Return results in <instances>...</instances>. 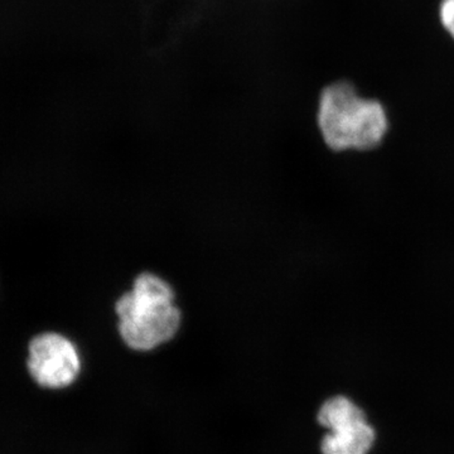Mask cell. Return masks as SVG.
<instances>
[{
	"label": "cell",
	"mask_w": 454,
	"mask_h": 454,
	"mask_svg": "<svg viewBox=\"0 0 454 454\" xmlns=\"http://www.w3.org/2000/svg\"><path fill=\"white\" fill-rule=\"evenodd\" d=\"M168 279L154 271H140L128 291L114 303L116 328L130 349L152 351L169 342L181 330L182 310Z\"/></svg>",
	"instance_id": "6da1fadb"
},
{
	"label": "cell",
	"mask_w": 454,
	"mask_h": 454,
	"mask_svg": "<svg viewBox=\"0 0 454 454\" xmlns=\"http://www.w3.org/2000/svg\"><path fill=\"white\" fill-rule=\"evenodd\" d=\"M375 433L364 422L330 430L322 441L324 454H366L372 448Z\"/></svg>",
	"instance_id": "277c9868"
},
{
	"label": "cell",
	"mask_w": 454,
	"mask_h": 454,
	"mask_svg": "<svg viewBox=\"0 0 454 454\" xmlns=\"http://www.w3.org/2000/svg\"><path fill=\"white\" fill-rule=\"evenodd\" d=\"M27 369L35 384L44 389L70 387L82 372V357L76 345L59 333H43L28 343Z\"/></svg>",
	"instance_id": "3957f363"
},
{
	"label": "cell",
	"mask_w": 454,
	"mask_h": 454,
	"mask_svg": "<svg viewBox=\"0 0 454 454\" xmlns=\"http://www.w3.org/2000/svg\"><path fill=\"white\" fill-rule=\"evenodd\" d=\"M437 17L442 29L454 42V0H439Z\"/></svg>",
	"instance_id": "8992f818"
},
{
	"label": "cell",
	"mask_w": 454,
	"mask_h": 454,
	"mask_svg": "<svg viewBox=\"0 0 454 454\" xmlns=\"http://www.w3.org/2000/svg\"><path fill=\"white\" fill-rule=\"evenodd\" d=\"M317 128L333 152H369L384 142L390 121L378 98L361 97L348 80L328 83L317 106Z\"/></svg>",
	"instance_id": "7a4b0ae2"
},
{
	"label": "cell",
	"mask_w": 454,
	"mask_h": 454,
	"mask_svg": "<svg viewBox=\"0 0 454 454\" xmlns=\"http://www.w3.org/2000/svg\"><path fill=\"white\" fill-rule=\"evenodd\" d=\"M364 420H366L365 414L354 403L343 396L327 400L318 411V423L330 430Z\"/></svg>",
	"instance_id": "5b68a950"
}]
</instances>
